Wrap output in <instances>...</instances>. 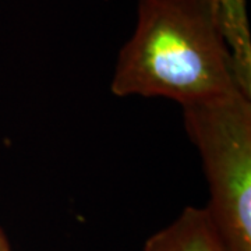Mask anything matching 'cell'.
Masks as SVG:
<instances>
[{"instance_id":"cell-1","label":"cell","mask_w":251,"mask_h":251,"mask_svg":"<svg viewBox=\"0 0 251 251\" xmlns=\"http://www.w3.org/2000/svg\"><path fill=\"white\" fill-rule=\"evenodd\" d=\"M110 90L181 108L243 91L219 0H138Z\"/></svg>"},{"instance_id":"cell-2","label":"cell","mask_w":251,"mask_h":251,"mask_svg":"<svg viewBox=\"0 0 251 251\" xmlns=\"http://www.w3.org/2000/svg\"><path fill=\"white\" fill-rule=\"evenodd\" d=\"M250 99L237 90L183 108L209 187L205 209L225 251H251Z\"/></svg>"},{"instance_id":"cell-3","label":"cell","mask_w":251,"mask_h":251,"mask_svg":"<svg viewBox=\"0 0 251 251\" xmlns=\"http://www.w3.org/2000/svg\"><path fill=\"white\" fill-rule=\"evenodd\" d=\"M143 251H225L205 208L187 206L173 222L150 236Z\"/></svg>"},{"instance_id":"cell-4","label":"cell","mask_w":251,"mask_h":251,"mask_svg":"<svg viewBox=\"0 0 251 251\" xmlns=\"http://www.w3.org/2000/svg\"><path fill=\"white\" fill-rule=\"evenodd\" d=\"M0 251H11L9 240H7L4 232L1 230V227H0Z\"/></svg>"}]
</instances>
